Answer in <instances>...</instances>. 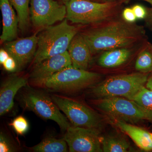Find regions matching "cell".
I'll return each mask as SVG.
<instances>
[{
    "label": "cell",
    "instance_id": "obj_31",
    "mask_svg": "<svg viewBox=\"0 0 152 152\" xmlns=\"http://www.w3.org/2000/svg\"><path fill=\"white\" fill-rule=\"evenodd\" d=\"M147 18H148L150 21L152 23V8L148 10V15Z\"/></svg>",
    "mask_w": 152,
    "mask_h": 152
},
{
    "label": "cell",
    "instance_id": "obj_8",
    "mask_svg": "<svg viewBox=\"0 0 152 152\" xmlns=\"http://www.w3.org/2000/svg\"><path fill=\"white\" fill-rule=\"evenodd\" d=\"M95 105L113 121L134 124L146 120L140 107L135 102L126 98L113 97L101 98Z\"/></svg>",
    "mask_w": 152,
    "mask_h": 152
},
{
    "label": "cell",
    "instance_id": "obj_24",
    "mask_svg": "<svg viewBox=\"0 0 152 152\" xmlns=\"http://www.w3.org/2000/svg\"><path fill=\"white\" fill-rule=\"evenodd\" d=\"M15 151V147L8 137L4 133L1 132L0 134V152H12Z\"/></svg>",
    "mask_w": 152,
    "mask_h": 152
},
{
    "label": "cell",
    "instance_id": "obj_17",
    "mask_svg": "<svg viewBox=\"0 0 152 152\" xmlns=\"http://www.w3.org/2000/svg\"><path fill=\"white\" fill-rule=\"evenodd\" d=\"M132 54V50L129 48L106 51L100 56L98 60V64L103 68L117 67L126 63Z\"/></svg>",
    "mask_w": 152,
    "mask_h": 152
},
{
    "label": "cell",
    "instance_id": "obj_20",
    "mask_svg": "<svg viewBox=\"0 0 152 152\" xmlns=\"http://www.w3.org/2000/svg\"><path fill=\"white\" fill-rule=\"evenodd\" d=\"M132 100L140 107L145 115L146 120L152 122V91L144 87Z\"/></svg>",
    "mask_w": 152,
    "mask_h": 152
},
{
    "label": "cell",
    "instance_id": "obj_16",
    "mask_svg": "<svg viewBox=\"0 0 152 152\" xmlns=\"http://www.w3.org/2000/svg\"><path fill=\"white\" fill-rule=\"evenodd\" d=\"M112 123L129 136L140 148L146 151H152V134L129 123L118 121Z\"/></svg>",
    "mask_w": 152,
    "mask_h": 152
},
{
    "label": "cell",
    "instance_id": "obj_26",
    "mask_svg": "<svg viewBox=\"0 0 152 152\" xmlns=\"http://www.w3.org/2000/svg\"><path fill=\"white\" fill-rule=\"evenodd\" d=\"M123 20L129 23H134L137 20L132 8H126L122 12Z\"/></svg>",
    "mask_w": 152,
    "mask_h": 152
},
{
    "label": "cell",
    "instance_id": "obj_11",
    "mask_svg": "<svg viewBox=\"0 0 152 152\" xmlns=\"http://www.w3.org/2000/svg\"><path fill=\"white\" fill-rule=\"evenodd\" d=\"M72 66L68 51L35 65L30 75L32 84L41 87L47 79L65 68Z\"/></svg>",
    "mask_w": 152,
    "mask_h": 152
},
{
    "label": "cell",
    "instance_id": "obj_23",
    "mask_svg": "<svg viewBox=\"0 0 152 152\" xmlns=\"http://www.w3.org/2000/svg\"><path fill=\"white\" fill-rule=\"evenodd\" d=\"M10 125L18 134L21 135L26 134L29 129L28 121L22 116H19L15 118L10 123Z\"/></svg>",
    "mask_w": 152,
    "mask_h": 152
},
{
    "label": "cell",
    "instance_id": "obj_13",
    "mask_svg": "<svg viewBox=\"0 0 152 152\" xmlns=\"http://www.w3.org/2000/svg\"><path fill=\"white\" fill-rule=\"evenodd\" d=\"M25 76L12 75L1 84L0 88V115H4L12 109L14 100L18 91L27 85Z\"/></svg>",
    "mask_w": 152,
    "mask_h": 152
},
{
    "label": "cell",
    "instance_id": "obj_10",
    "mask_svg": "<svg viewBox=\"0 0 152 152\" xmlns=\"http://www.w3.org/2000/svg\"><path fill=\"white\" fill-rule=\"evenodd\" d=\"M64 139L69 152H103L98 130L71 126L66 131Z\"/></svg>",
    "mask_w": 152,
    "mask_h": 152
},
{
    "label": "cell",
    "instance_id": "obj_22",
    "mask_svg": "<svg viewBox=\"0 0 152 152\" xmlns=\"http://www.w3.org/2000/svg\"><path fill=\"white\" fill-rule=\"evenodd\" d=\"M136 70L143 73L152 72V50L151 46L144 49L140 52L136 60Z\"/></svg>",
    "mask_w": 152,
    "mask_h": 152
},
{
    "label": "cell",
    "instance_id": "obj_33",
    "mask_svg": "<svg viewBox=\"0 0 152 152\" xmlns=\"http://www.w3.org/2000/svg\"><path fill=\"white\" fill-rule=\"evenodd\" d=\"M55 1H57L59 3H61V4H64L65 5L66 3L69 0H55Z\"/></svg>",
    "mask_w": 152,
    "mask_h": 152
},
{
    "label": "cell",
    "instance_id": "obj_27",
    "mask_svg": "<svg viewBox=\"0 0 152 152\" xmlns=\"http://www.w3.org/2000/svg\"><path fill=\"white\" fill-rule=\"evenodd\" d=\"M4 69L7 72H14L18 70V65L15 60L10 56L7 60L3 64Z\"/></svg>",
    "mask_w": 152,
    "mask_h": 152
},
{
    "label": "cell",
    "instance_id": "obj_30",
    "mask_svg": "<svg viewBox=\"0 0 152 152\" xmlns=\"http://www.w3.org/2000/svg\"><path fill=\"white\" fill-rule=\"evenodd\" d=\"M90 1L99 3L113 2H119L121 3V0H90Z\"/></svg>",
    "mask_w": 152,
    "mask_h": 152
},
{
    "label": "cell",
    "instance_id": "obj_19",
    "mask_svg": "<svg viewBox=\"0 0 152 152\" xmlns=\"http://www.w3.org/2000/svg\"><path fill=\"white\" fill-rule=\"evenodd\" d=\"M68 144L64 139L53 137L45 138L37 145L31 148L35 152H67Z\"/></svg>",
    "mask_w": 152,
    "mask_h": 152
},
{
    "label": "cell",
    "instance_id": "obj_29",
    "mask_svg": "<svg viewBox=\"0 0 152 152\" xmlns=\"http://www.w3.org/2000/svg\"><path fill=\"white\" fill-rule=\"evenodd\" d=\"M145 86L146 88L152 91V72L149 75Z\"/></svg>",
    "mask_w": 152,
    "mask_h": 152
},
{
    "label": "cell",
    "instance_id": "obj_5",
    "mask_svg": "<svg viewBox=\"0 0 152 152\" xmlns=\"http://www.w3.org/2000/svg\"><path fill=\"white\" fill-rule=\"evenodd\" d=\"M101 77L100 74L72 66L47 79L41 87L56 92L73 93L92 86Z\"/></svg>",
    "mask_w": 152,
    "mask_h": 152
},
{
    "label": "cell",
    "instance_id": "obj_3",
    "mask_svg": "<svg viewBox=\"0 0 152 152\" xmlns=\"http://www.w3.org/2000/svg\"><path fill=\"white\" fill-rule=\"evenodd\" d=\"M121 3H99L90 0H69L66 19L73 23H102L112 19L119 11Z\"/></svg>",
    "mask_w": 152,
    "mask_h": 152
},
{
    "label": "cell",
    "instance_id": "obj_34",
    "mask_svg": "<svg viewBox=\"0 0 152 152\" xmlns=\"http://www.w3.org/2000/svg\"><path fill=\"white\" fill-rule=\"evenodd\" d=\"M151 48H152V46H151Z\"/></svg>",
    "mask_w": 152,
    "mask_h": 152
},
{
    "label": "cell",
    "instance_id": "obj_6",
    "mask_svg": "<svg viewBox=\"0 0 152 152\" xmlns=\"http://www.w3.org/2000/svg\"><path fill=\"white\" fill-rule=\"evenodd\" d=\"M20 102L25 110L34 112L44 119L56 123L63 132H66L71 126L51 97L42 91L27 89L21 95Z\"/></svg>",
    "mask_w": 152,
    "mask_h": 152
},
{
    "label": "cell",
    "instance_id": "obj_14",
    "mask_svg": "<svg viewBox=\"0 0 152 152\" xmlns=\"http://www.w3.org/2000/svg\"><path fill=\"white\" fill-rule=\"evenodd\" d=\"M68 52L73 67L87 70L91 62L92 54L81 34H77L75 36L69 45Z\"/></svg>",
    "mask_w": 152,
    "mask_h": 152
},
{
    "label": "cell",
    "instance_id": "obj_21",
    "mask_svg": "<svg viewBox=\"0 0 152 152\" xmlns=\"http://www.w3.org/2000/svg\"><path fill=\"white\" fill-rule=\"evenodd\" d=\"M31 0H10L16 11L18 18L19 28L23 32L27 28L29 23L30 4Z\"/></svg>",
    "mask_w": 152,
    "mask_h": 152
},
{
    "label": "cell",
    "instance_id": "obj_2",
    "mask_svg": "<svg viewBox=\"0 0 152 152\" xmlns=\"http://www.w3.org/2000/svg\"><path fill=\"white\" fill-rule=\"evenodd\" d=\"M77 34V28L69 24L67 19L59 24L45 28L38 36L34 64L68 51L71 41Z\"/></svg>",
    "mask_w": 152,
    "mask_h": 152
},
{
    "label": "cell",
    "instance_id": "obj_4",
    "mask_svg": "<svg viewBox=\"0 0 152 152\" xmlns=\"http://www.w3.org/2000/svg\"><path fill=\"white\" fill-rule=\"evenodd\" d=\"M148 77V73L138 72L110 77L93 87L91 93L99 99L121 97L132 100L145 86Z\"/></svg>",
    "mask_w": 152,
    "mask_h": 152
},
{
    "label": "cell",
    "instance_id": "obj_9",
    "mask_svg": "<svg viewBox=\"0 0 152 152\" xmlns=\"http://www.w3.org/2000/svg\"><path fill=\"white\" fill-rule=\"evenodd\" d=\"M30 18L35 27L46 28L66 16L65 5L55 0H31Z\"/></svg>",
    "mask_w": 152,
    "mask_h": 152
},
{
    "label": "cell",
    "instance_id": "obj_7",
    "mask_svg": "<svg viewBox=\"0 0 152 152\" xmlns=\"http://www.w3.org/2000/svg\"><path fill=\"white\" fill-rule=\"evenodd\" d=\"M51 98L74 126L98 130L101 127L100 116L86 104L64 95L54 94Z\"/></svg>",
    "mask_w": 152,
    "mask_h": 152
},
{
    "label": "cell",
    "instance_id": "obj_32",
    "mask_svg": "<svg viewBox=\"0 0 152 152\" xmlns=\"http://www.w3.org/2000/svg\"><path fill=\"white\" fill-rule=\"evenodd\" d=\"M130 1H131V0H121V2L122 4H124V3L129 2ZM142 1H145L149 3V4H151L152 5V0H142Z\"/></svg>",
    "mask_w": 152,
    "mask_h": 152
},
{
    "label": "cell",
    "instance_id": "obj_25",
    "mask_svg": "<svg viewBox=\"0 0 152 152\" xmlns=\"http://www.w3.org/2000/svg\"><path fill=\"white\" fill-rule=\"evenodd\" d=\"M137 19L142 20L147 18L148 11L143 6L140 4H136L132 7Z\"/></svg>",
    "mask_w": 152,
    "mask_h": 152
},
{
    "label": "cell",
    "instance_id": "obj_1",
    "mask_svg": "<svg viewBox=\"0 0 152 152\" xmlns=\"http://www.w3.org/2000/svg\"><path fill=\"white\" fill-rule=\"evenodd\" d=\"M100 26L82 33L92 54L129 48L145 36L143 28L124 20H109Z\"/></svg>",
    "mask_w": 152,
    "mask_h": 152
},
{
    "label": "cell",
    "instance_id": "obj_18",
    "mask_svg": "<svg viewBox=\"0 0 152 152\" xmlns=\"http://www.w3.org/2000/svg\"><path fill=\"white\" fill-rule=\"evenodd\" d=\"M101 143L104 152H126L130 150L129 142L120 134L101 137Z\"/></svg>",
    "mask_w": 152,
    "mask_h": 152
},
{
    "label": "cell",
    "instance_id": "obj_28",
    "mask_svg": "<svg viewBox=\"0 0 152 152\" xmlns=\"http://www.w3.org/2000/svg\"><path fill=\"white\" fill-rule=\"evenodd\" d=\"M10 55L4 49H1L0 50V64L2 65L7 60Z\"/></svg>",
    "mask_w": 152,
    "mask_h": 152
},
{
    "label": "cell",
    "instance_id": "obj_12",
    "mask_svg": "<svg viewBox=\"0 0 152 152\" xmlns=\"http://www.w3.org/2000/svg\"><path fill=\"white\" fill-rule=\"evenodd\" d=\"M38 37H31L7 42L4 49L17 63L18 70L21 69L34 58L37 48Z\"/></svg>",
    "mask_w": 152,
    "mask_h": 152
},
{
    "label": "cell",
    "instance_id": "obj_15",
    "mask_svg": "<svg viewBox=\"0 0 152 152\" xmlns=\"http://www.w3.org/2000/svg\"><path fill=\"white\" fill-rule=\"evenodd\" d=\"M10 0H0V9L2 16V32L0 37L1 42L14 40L17 37L18 18Z\"/></svg>",
    "mask_w": 152,
    "mask_h": 152
}]
</instances>
